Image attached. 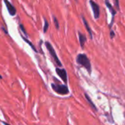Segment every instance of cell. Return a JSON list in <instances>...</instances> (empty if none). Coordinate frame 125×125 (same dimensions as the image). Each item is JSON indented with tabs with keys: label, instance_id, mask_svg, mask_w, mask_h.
<instances>
[{
	"label": "cell",
	"instance_id": "cell-5",
	"mask_svg": "<svg viewBox=\"0 0 125 125\" xmlns=\"http://www.w3.org/2000/svg\"><path fill=\"white\" fill-rule=\"evenodd\" d=\"M89 4H90L91 9L93 10L94 18L96 20H98L100 17V7H99V5L97 2H95L94 0H90Z\"/></svg>",
	"mask_w": 125,
	"mask_h": 125
},
{
	"label": "cell",
	"instance_id": "cell-1",
	"mask_svg": "<svg viewBox=\"0 0 125 125\" xmlns=\"http://www.w3.org/2000/svg\"><path fill=\"white\" fill-rule=\"evenodd\" d=\"M77 63L84 67L88 73L91 75L92 73V67L91 63L88 57L85 53H79L77 56Z\"/></svg>",
	"mask_w": 125,
	"mask_h": 125
},
{
	"label": "cell",
	"instance_id": "cell-8",
	"mask_svg": "<svg viewBox=\"0 0 125 125\" xmlns=\"http://www.w3.org/2000/svg\"><path fill=\"white\" fill-rule=\"evenodd\" d=\"M81 17H82V20H83V21L84 26H85V29H86L88 33L89 34L90 38H91V40H92V39H93V32H92V30H91V27H90V26H89L88 21H87V20H86L85 18L84 17V15H82Z\"/></svg>",
	"mask_w": 125,
	"mask_h": 125
},
{
	"label": "cell",
	"instance_id": "cell-10",
	"mask_svg": "<svg viewBox=\"0 0 125 125\" xmlns=\"http://www.w3.org/2000/svg\"><path fill=\"white\" fill-rule=\"evenodd\" d=\"M84 95H85V99L87 100V101H88V104L90 105L91 108L94 110V111H95V112H97V111H98V109H97V106L95 105V104H94V103H93V101L91 100V97L88 96V94L87 93H85V94H84Z\"/></svg>",
	"mask_w": 125,
	"mask_h": 125
},
{
	"label": "cell",
	"instance_id": "cell-6",
	"mask_svg": "<svg viewBox=\"0 0 125 125\" xmlns=\"http://www.w3.org/2000/svg\"><path fill=\"white\" fill-rule=\"evenodd\" d=\"M55 71H56L57 74L58 75V76H60V78L64 82V83L65 84H67V83H68V77H67L66 70L65 69H63V68L57 67L55 69Z\"/></svg>",
	"mask_w": 125,
	"mask_h": 125
},
{
	"label": "cell",
	"instance_id": "cell-17",
	"mask_svg": "<svg viewBox=\"0 0 125 125\" xmlns=\"http://www.w3.org/2000/svg\"><path fill=\"white\" fill-rule=\"evenodd\" d=\"M1 79H2V76H1V75H0V80H1Z\"/></svg>",
	"mask_w": 125,
	"mask_h": 125
},
{
	"label": "cell",
	"instance_id": "cell-4",
	"mask_svg": "<svg viewBox=\"0 0 125 125\" xmlns=\"http://www.w3.org/2000/svg\"><path fill=\"white\" fill-rule=\"evenodd\" d=\"M105 5L107 6V7L108 8V10H110L111 13V15H112V18H111V23H109V29H112V27H113V25L114 23V21H115V16L117 13V10H116V8H114L113 7V5L110 3V1L109 0H105Z\"/></svg>",
	"mask_w": 125,
	"mask_h": 125
},
{
	"label": "cell",
	"instance_id": "cell-18",
	"mask_svg": "<svg viewBox=\"0 0 125 125\" xmlns=\"http://www.w3.org/2000/svg\"><path fill=\"white\" fill-rule=\"evenodd\" d=\"M76 1H77V0H76Z\"/></svg>",
	"mask_w": 125,
	"mask_h": 125
},
{
	"label": "cell",
	"instance_id": "cell-13",
	"mask_svg": "<svg viewBox=\"0 0 125 125\" xmlns=\"http://www.w3.org/2000/svg\"><path fill=\"white\" fill-rule=\"evenodd\" d=\"M53 20H54V23H55V28L58 30L59 29V28H60V25H59V21H58V20L57 19V18L55 16V15H53Z\"/></svg>",
	"mask_w": 125,
	"mask_h": 125
},
{
	"label": "cell",
	"instance_id": "cell-11",
	"mask_svg": "<svg viewBox=\"0 0 125 125\" xmlns=\"http://www.w3.org/2000/svg\"><path fill=\"white\" fill-rule=\"evenodd\" d=\"M21 37H22V39H23V40H24L25 42H27V43L29 44V45H30V46L32 47V50H33V51H34L35 52H36V53L38 52L37 49H36V48H35V46H34V45H33V44L32 43V42H30V41H29V40H27V39L26 37H24V36H23V35H21Z\"/></svg>",
	"mask_w": 125,
	"mask_h": 125
},
{
	"label": "cell",
	"instance_id": "cell-2",
	"mask_svg": "<svg viewBox=\"0 0 125 125\" xmlns=\"http://www.w3.org/2000/svg\"><path fill=\"white\" fill-rule=\"evenodd\" d=\"M51 87L52 90L60 95H67L69 94V90L66 84H61L60 83H51Z\"/></svg>",
	"mask_w": 125,
	"mask_h": 125
},
{
	"label": "cell",
	"instance_id": "cell-15",
	"mask_svg": "<svg viewBox=\"0 0 125 125\" xmlns=\"http://www.w3.org/2000/svg\"><path fill=\"white\" fill-rule=\"evenodd\" d=\"M114 2V6L116 7V10H120V5H119V0H113Z\"/></svg>",
	"mask_w": 125,
	"mask_h": 125
},
{
	"label": "cell",
	"instance_id": "cell-7",
	"mask_svg": "<svg viewBox=\"0 0 125 125\" xmlns=\"http://www.w3.org/2000/svg\"><path fill=\"white\" fill-rule=\"evenodd\" d=\"M4 2L7 7V11L9 12V14L12 16L15 15L16 14V9L15 7L8 1V0H4Z\"/></svg>",
	"mask_w": 125,
	"mask_h": 125
},
{
	"label": "cell",
	"instance_id": "cell-12",
	"mask_svg": "<svg viewBox=\"0 0 125 125\" xmlns=\"http://www.w3.org/2000/svg\"><path fill=\"white\" fill-rule=\"evenodd\" d=\"M49 24L48 21H47L46 18H44V26H43V33H44V34L46 33L47 30H48V29H49Z\"/></svg>",
	"mask_w": 125,
	"mask_h": 125
},
{
	"label": "cell",
	"instance_id": "cell-16",
	"mask_svg": "<svg viewBox=\"0 0 125 125\" xmlns=\"http://www.w3.org/2000/svg\"><path fill=\"white\" fill-rule=\"evenodd\" d=\"M116 36V33L113 31V29H111L110 30V37H111V39H113L114 38V37Z\"/></svg>",
	"mask_w": 125,
	"mask_h": 125
},
{
	"label": "cell",
	"instance_id": "cell-9",
	"mask_svg": "<svg viewBox=\"0 0 125 125\" xmlns=\"http://www.w3.org/2000/svg\"><path fill=\"white\" fill-rule=\"evenodd\" d=\"M78 37H79V42H80V45L81 46V48L83 49L85 47V44L87 41V37L86 36L83 34L80 31H78Z\"/></svg>",
	"mask_w": 125,
	"mask_h": 125
},
{
	"label": "cell",
	"instance_id": "cell-14",
	"mask_svg": "<svg viewBox=\"0 0 125 125\" xmlns=\"http://www.w3.org/2000/svg\"><path fill=\"white\" fill-rule=\"evenodd\" d=\"M19 28H20V29H21V31L24 34V35L26 36V37H27L28 36V34H27V31H26V29L24 28V26L23 25V24H21V23H20L19 24Z\"/></svg>",
	"mask_w": 125,
	"mask_h": 125
},
{
	"label": "cell",
	"instance_id": "cell-3",
	"mask_svg": "<svg viewBox=\"0 0 125 125\" xmlns=\"http://www.w3.org/2000/svg\"><path fill=\"white\" fill-rule=\"evenodd\" d=\"M45 46H46V49L48 50V51L49 52L51 56H52V59H54L55 62L57 64V65L59 67H61L63 66V65H62V63L60 62V59H58L57 55V53H56V51H55V50L54 49V48H53V46L52 45V44H51L49 42L46 41V42H45Z\"/></svg>",
	"mask_w": 125,
	"mask_h": 125
}]
</instances>
